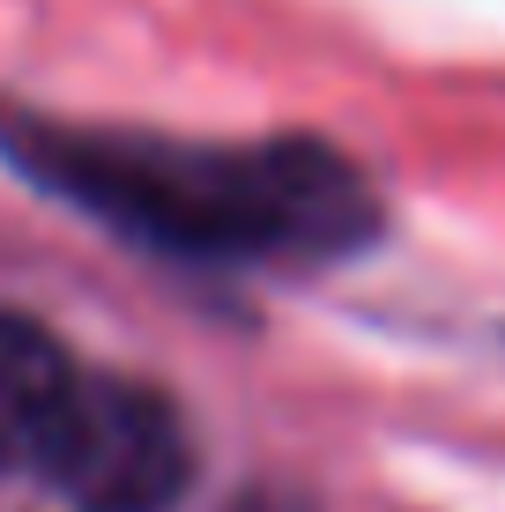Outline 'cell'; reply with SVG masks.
<instances>
[{
	"mask_svg": "<svg viewBox=\"0 0 505 512\" xmlns=\"http://www.w3.org/2000/svg\"><path fill=\"white\" fill-rule=\"evenodd\" d=\"M30 475L75 512H171L194 475V446L156 386L75 364Z\"/></svg>",
	"mask_w": 505,
	"mask_h": 512,
	"instance_id": "2",
	"label": "cell"
},
{
	"mask_svg": "<svg viewBox=\"0 0 505 512\" xmlns=\"http://www.w3.org/2000/svg\"><path fill=\"white\" fill-rule=\"evenodd\" d=\"M67 379H75V357L38 320L0 312V468L38 461V438H45L52 409H60Z\"/></svg>",
	"mask_w": 505,
	"mask_h": 512,
	"instance_id": "3",
	"label": "cell"
},
{
	"mask_svg": "<svg viewBox=\"0 0 505 512\" xmlns=\"http://www.w3.org/2000/svg\"><path fill=\"white\" fill-rule=\"evenodd\" d=\"M38 179L82 193L119 231L164 238L179 253H335L364 238L372 201L350 164L305 141L275 149H171V141H104V134H8Z\"/></svg>",
	"mask_w": 505,
	"mask_h": 512,
	"instance_id": "1",
	"label": "cell"
}]
</instances>
